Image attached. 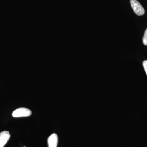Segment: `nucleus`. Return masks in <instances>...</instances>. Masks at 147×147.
I'll use <instances>...</instances> for the list:
<instances>
[{"instance_id":"f257e3e1","label":"nucleus","mask_w":147,"mask_h":147,"mask_svg":"<svg viewBox=\"0 0 147 147\" xmlns=\"http://www.w3.org/2000/svg\"><path fill=\"white\" fill-rule=\"evenodd\" d=\"M32 111L27 108H20L14 110L12 114L14 117H29L31 115Z\"/></svg>"},{"instance_id":"f03ea898","label":"nucleus","mask_w":147,"mask_h":147,"mask_svg":"<svg viewBox=\"0 0 147 147\" xmlns=\"http://www.w3.org/2000/svg\"><path fill=\"white\" fill-rule=\"evenodd\" d=\"M130 4L133 11L138 16H142L145 13V10L137 0H130Z\"/></svg>"},{"instance_id":"7ed1b4c3","label":"nucleus","mask_w":147,"mask_h":147,"mask_svg":"<svg viewBox=\"0 0 147 147\" xmlns=\"http://www.w3.org/2000/svg\"><path fill=\"white\" fill-rule=\"evenodd\" d=\"M10 137L8 131H4L0 133V147H4Z\"/></svg>"},{"instance_id":"20e7f679","label":"nucleus","mask_w":147,"mask_h":147,"mask_svg":"<svg viewBox=\"0 0 147 147\" xmlns=\"http://www.w3.org/2000/svg\"><path fill=\"white\" fill-rule=\"evenodd\" d=\"M58 142V136L55 133L51 134L47 139L48 147H57Z\"/></svg>"},{"instance_id":"39448f33","label":"nucleus","mask_w":147,"mask_h":147,"mask_svg":"<svg viewBox=\"0 0 147 147\" xmlns=\"http://www.w3.org/2000/svg\"><path fill=\"white\" fill-rule=\"evenodd\" d=\"M143 42L145 45H147V28L146 29L143 38Z\"/></svg>"},{"instance_id":"423d86ee","label":"nucleus","mask_w":147,"mask_h":147,"mask_svg":"<svg viewBox=\"0 0 147 147\" xmlns=\"http://www.w3.org/2000/svg\"><path fill=\"white\" fill-rule=\"evenodd\" d=\"M143 65L147 75V61H144L143 63Z\"/></svg>"}]
</instances>
